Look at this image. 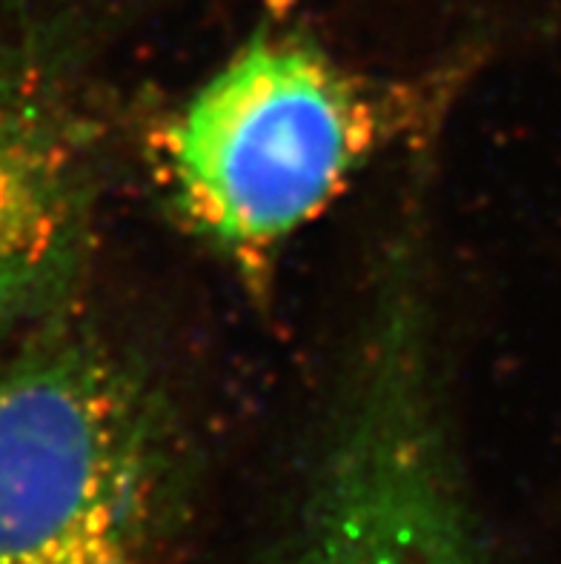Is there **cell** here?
Here are the masks:
<instances>
[{"instance_id": "cell-1", "label": "cell", "mask_w": 561, "mask_h": 564, "mask_svg": "<svg viewBox=\"0 0 561 564\" xmlns=\"http://www.w3.org/2000/svg\"><path fill=\"white\" fill-rule=\"evenodd\" d=\"M190 433L138 361L52 315L0 365V564H166Z\"/></svg>"}, {"instance_id": "cell-4", "label": "cell", "mask_w": 561, "mask_h": 564, "mask_svg": "<svg viewBox=\"0 0 561 564\" xmlns=\"http://www.w3.org/2000/svg\"><path fill=\"white\" fill-rule=\"evenodd\" d=\"M95 221L89 141L26 50L0 43V336L57 315Z\"/></svg>"}, {"instance_id": "cell-2", "label": "cell", "mask_w": 561, "mask_h": 564, "mask_svg": "<svg viewBox=\"0 0 561 564\" xmlns=\"http://www.w3.org/2000/svg\"><path fill=\"white\" fill-rule=\"evenodd\" d=\"M419 109L421 95L349 69L310 37L261 29L166 118L161 178L195 236L258 272Z\"/></svg>"}, {"instance_id": "cell-3", "label": "cell", "mask_w": 561, "mask_h": 564, "mask_svg": "<svg viewBox=\"0 0 561 564\" xmlns=\"http://www.w3.org/2000/svg\"><path fill=\"white\" fill-rule=\"evenodd\" d=\"M421 252L390 261L267 564H490L441 399Z\"/></svg>"}]
</instances>
